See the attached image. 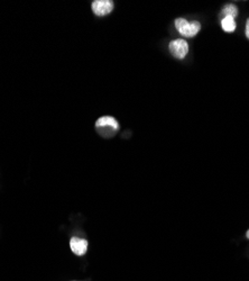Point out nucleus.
I'll list each match as a JSON object with an SVG mask.
<instances>
[{
    "label": "nucleus",
    "mask_w": 249,
    "mask_h": 281,
    "mask_svg": "<svg viewBox=\"0 0 249 281\" xmlns=\"http://www.w3.org/2000/svg\"><path fill=\"white\" fill-rule=\"evenodd\" d=\"M246 236H247V239L249 240V230L247 231V234H246Z\"/></svg>",
    "instance_id": "9"
},
{
    "label": "nucleus",
    "mask_w": 249,
    "mask_h": 281,
    "mask_svg": "<svg viewBox=\"0 0 249 281\" xmlns=\"http://www.w3.org/2000/svg\"><path fill=\"white\" fill-rule=\"evenodd\" d=\"M113 9V3L111 0H96L92 3V12L96 16L104 17V16L109 15Z\"/></svg>",
    "instance_id": "4"
},
{
    "label": "nucleus",
    "mask_w": 249,
    "mask_h": 281,
    "mask_svg": "<svg viewBox=\"0 0 249 281\" xmlns=\"http://www.w3.org/2000/svg\"><path fill=\"white\" fill-rule=\"evenodd\" d=\"M169 50L173 57L182 60V59H184L188 55L189 44L185 40L177 39V40H174L170 43Z\"/></svg>",
    "instance_id": "3"
},
{
    "label": "nucleus",
    "mask_w": 249,
    "mask_h": 281,
    "mask_svg": "<svg viewBox=\"0 0 249 281\" xmlns=\"http://www.w3.org/2000/svg\"><path fill=\"white\" fill-rule=\"evenodd\" d=\"M223 15H225V17H232V18L237 17L238 15L237 6H235V5L232 4L227 5V6H225L223 9Z\"/></svg>",
    "instance_id": "7"
},
{
    "label": "nucleus",
    "mask_w": 249,
    "mask_h": 281,
    "mask_svg": "<svg viewBox=\"0 0 249 281\" xmlns=\"http://www.w3.org/2000/svg\"><path fill=\"white\" fill-rule=\"evenodd\" d=\"M221 26H223V30L227 33H232L236 30V21L235 18L232 17H225L221 20Z\"/></svg>",
    "instance_id": "6"
},
{
    "label": "nucleus",
    "mask_w": 249,
    "mask_h": 281,
    "mask_svg": "<svg viewBox=\"0 0 249 281\" xmlns=\"http://www.w3.org/2000/svg\"><path fill=\"white\" fill-rule=\"evenodd\" d=\"M70 246L75 256H83L85 255L86 250H88V241L84 239H80V237L74 236L70 240Z\"/></svg>",
    "instance_id": "5"
},
{
    "label": "nucleus",
    "mask_w": 249,
    "mask_h": 281,
    "mask_svg": "<svg viewBox=\"0 0 249 281\" xmlns=\"http://www.w3.org/2000/svg\"><path fill=\"white\" fill-rule=\"evenodd\" d=\"M246 36H247V39L249 40V18H248L247 23H246Z\"/></svg>",
    "instance_id": "8"
},
{
    "label": "nucleus",
    "mask_w": 249,
    "mask_h": 281,
    "mask_svg": "<svg viewBox=\"0 0 249 281\" xmlns=\"http://www.w3.org/2000/svg\"><path fill=\"white\" fill-rule=\"evenodd\" d=\"M175 27L178 33L184 37H193L201 30V24L197 20L188 21L184 18H177L175 19Z\"/></svg>",
    "instance_id": "2"
},
{
    "label": "nucleus",
    "mask_w": 249,
    "mask_h": 281,
    "mask_svg": "<svg viewBox=\"0 0 249 281\" xmlns=\"http://www.w3.org/2000/svg\"><path fill=\"white\" fill-rule=\"evenodd\" d=\"M96 127L102 136L111 137L115 135L119 129V124L116 118L111 116H102L96 122Z\"/></svg>",
    "instance_id": "1"
}]
</instances>
